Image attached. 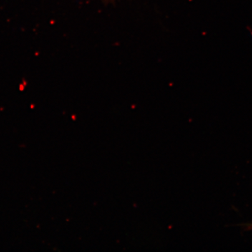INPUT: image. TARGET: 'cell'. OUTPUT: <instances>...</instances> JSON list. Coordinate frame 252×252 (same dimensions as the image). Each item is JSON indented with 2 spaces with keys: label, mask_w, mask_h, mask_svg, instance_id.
I'll return each instance as SVG.
<instances>
[{
  "label": "cell",
  "mask_w": 252,
  "mask_h": 252,
  "mask_svg": "<svg viewBox=\"0 0 252 252\" xmlns=\"http://www.w3.org/2000/svg\"><path fill=\"white\" fill-rule=\"evenodd\" d=\"M107 1H115V0H106Z\"/></svg>",
  "instance_id": "obj_1"
}]
</instances>
